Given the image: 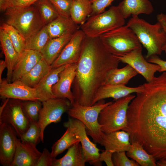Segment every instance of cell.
<instances>
[{
  "mask_svg": "<svg viewBox=\"0 0 166 166\" xmlns=\"http://www.w3.org/2000/svg\"><path fill=\"white\" fill-rule=\"evenodd\" d=\"M143 85L129 105L126 131L131 142L156 160H166V72Z\"/></svg>",
  "mask_w": 166,
  "mask_h": 166,
  "instance_id": "cell-1",
  "label": "cell"
},
{
  "mask_svg": "<svg viewBox=\"0 0 166 166\" xmlns=\"http://www.w3.org/2000/svg\"><path fill=\"white\" fill-rule=\"evenodd\" d=\"M120 62L116 56L107 50L99 37L85 36L72 86L75 103L92 106L94 97L103 85L107 73L118 68Z\"/></svg>",
  "mask_w": 166,
  "mask_h": 166,
  "instance_id": "cell-2",
  "label": "cell"
},
{
  "mask_svg": "<svg viewBox=\"0 0 166 166\" xmlns=\"http://www.w3.org/2000/svg\"><path fill=\"white\" fill-rule=\"evenodd\" d=\"M126 25L134 32L141 45L147 50L146 58L161 54L166 42V36L160 24H151L135 16L128 21Z\"/></svg>",
  "mask_w": 166,
  "mask_h": 166,
  "instance_id": "cell-3",
  "label": "cell"
},
{
  "mask_svg": "<svg viewBox=\"0 0 166 166\" xmlns=\"http://www.w3.org/2000/svg\"><path fill=\"white\" fill-rule=\"evenodd\" d=\"M5 14L7 18L6 23L14 27L25 40L45 25L34 5L25 8H9Z\"/></svg>",
  "mask_w": 166,
  "mask_h": 166,
  "instance_id": "cell-4",
  "label": "cell"
},
{
  "mask_svg": "<svg viewBox=\"0 0 166 166\" xmlns=\"http://www.w3.org/2000/svg\"><path fill=\"white\" fill-rule=\"evenodd\" d=\"M135 96L130 94L115 101L101 110L98 120L103 132L126 131L128 109L130 103Z\"/></svg>",
  "mask_w": 166,
  "mask_h": 166,
  "instance_id": "cell-5",
  "label": "cell"
},
{
  "mask_svg": "<svg viewBox=\"0 0 166 166\" xmlns=\"http://www.w3.org/2000/svg\"><path fill=\"white\" fill-rule=\"evenodd\" d=\"M99 37L107 50L115 56H122L142 49L136 35L127 25L105 33Z\"/></svg>",
  "mask_w": 166,
  "mask_h": 166,
  "instance_id": "cell-6",
  "label": "cell"
},
{
  "mask_svg": "<svg viewBox=\"0 0 166 166\" xmlns=\"http://www.w3.org/2000/svg\"><path fill=\"white\" fill-rule=\"evenodd\" d=\"M103 100L90 106H83L75 103L67 111L68 115L82 122L86 132L93 141L101 145L104 133L101 130L98 117L101 110L112 102L105 103Z\"/></svg>",
  "mask_w": 166,
  "mask_h": 166,
  "instance_id": "cell-7",
  "label": "cell"
},
{
  "mask_svg": "<svg viewBox=\"0 0 166 166\" xmlns=\"http://www.w3.org/2000/svg\"><path fill=\"white\" fill-rule=\"evenodd\" d=\"M125 19L117 6H113L108 10L89 17L81 25V29L86 36L99 37L103 34L124 25Z\"/></svg>",
  "mask_w": 166,
  "mask_h": 166,
  "instance_id": "cell-8",
  "label": "cell"
},
{
  "mask_svg": "<svg viewBox=\"0 0 166 166\" xmlns=\"http://www.w3.org/2000/svg\"><path fill=\"white\" fill-rule=\"evenodd\" d=\"M72 105L67 99L53 98L42 102L38 124L41 130V140L44 143L45 130L49 124L59 122L63 114L67 112Z\"/></svg>",
  "mask_w": 166,
  "mask_h": 166,
  "instance_id": "cell-9",
  "label": "cell"
},
{
  "mask_svg": "<svg viewBox=\"0 0 166 166\" xmlns=\"http://www.w3.org/2000/svg\"><path fill=\"white\" fill-rule=\"evenodd\" d=\"M63 125L70 127L78 136L86 163L95 166H101L99 160L101 150L88 137L84 124L80 121L70 117Z\"/></svg>",
  "mask_w": 166,
  "mask_h": 166,
  "instance_id": "cell-10",
  "label": "cell"
},
{
  "mask_svg": "<svg viewBox=\"0 0 166 166\" xmlns=\"http://www.w3.org/2000/svg\"><path fill=\"white\" fill-rule=\"evenodd\" d=\"M22 101L10 98L0 114V122H6L11 125L19 138L27 131L30 124L23 112Z\"/></svg>",
  "mask_w": 166,
  "mask_h": 166,
  "instance_id": "cell-11",
  "label": "cell"
},
{
  "mask_svg": "<svg viewBox=\"0 0 166 166\" xmlns=\"http://www.w3.org/2000/svg\"><path fill=\"white\" fill-rule=\"evenodd\" d=\"M18 137L15 131L11 125L0 122V164L2 166H11Z\"/></svg>",
  "mask_w": 166,
  "mask_h": 166,
  "instance_id": "cell-12",
  "label": "cell"
},
{
  "mask_svg": "<svg viewBox=\"0 0 166 166\" xmlns=\"http://www.w3.org/2000/svg\"><path fill=\"white\" fill-rule=\"evenodd\" d=\"M0 97L4 99L11 98L22 101H39L42 99L35 88L31 87L19 80L11 83L6 79L0 83Z\"/></svg>",
  "mask_w": 166,
  "mask_h": 166,
  "instance_id": "cell-13",
  "label": "cell"
},
{
  "mask_svg": "<svg viewBox=\"0 0 166 166\" xmlns=\"http://www.w3.org/2000/svg\"><path fill=\"white\" fill-rule=\"evenodd\" d=\"M116 56L120 62L131 66L147 82L151 81L154 78L155 73L160 70L158 65L150 63L144 58L142 54V49L134 50L122 56Z\"/></svg>",
  "mask_w": 166,
  "mask_h": 166,
  "instance_id": "cell-14",
  "label": "cell"
},
{
  "mask_svg": "<svg viewBox=\"0 0 166 166\" xmlns=\"http://www.w3.org/2000/svg\"><path fill=\"white\" fill-rule=\"evenodd\" d=\"M85 36L81 29L75 33L59 56L51 65V69L77 63L80 57L82 44Z\"/></svg>",
  "mask_w": 166,
  "mask_h": 166,
  "instance_id": "cell-15",
  "label": "cell"
},
{
  "mask_svg": "<svg viewBox=\"0 0 166 166\" xmlns=\"http://www.w3.org/2000/svg\"><path fill=\"white\" fill-rule=\"evenodd\" d=\"M77 66V63L68 64L60 73L58 81L52 88L55 98L67 99L71 105L75 103L71 88L76 76Z\"/></svg>",
  "mask_w": 166,
  "mask_h": 166,
  "instance_id": "cell-16",
  "label": "cell"
},
{
  "mask_svg": "<svg viewBox=\"0 0 166 166\" xmlns=\"http://www.w3.org/2000/svg\"><path fill=\"white\" fill-rule=\"evenodd\" d=\"M36 145L18 138L11 166H36L42 154Z\"/></svg>",
  "mask_w": 166,
  "mask_h": 166,
  "instance_id": "cell-17",
  "label": "cell"
},
{
  "mask_svg": "<svg viewBox=\"0 0 166 166\" xmlns=\"http://www.w3.org/2000/svg\"><path fill=\"white\" fill-rule=\"evenodd\" d=\"M143 87V85L136 87L122 85H103L96 94L92 106L105 99L111 98L116 101L132 93H139L142 90Z\"/></svg>",
  "mask_w": 166,
  "mask_h": 166,
  "instance_id": "cell-18",
  "label": "cell"
},
{
  "mask_svg": "<svg viewBox=\"0 0 166 166\" xmlns=\"http://www.w3.org/2000/svg\"><path fill=\"white\" fill-rule=\"evenodd\" d=\"M43 58L42 53L39 51L25 49L20 55L14 69L11 82L20 80Z\"/></svg>",
  "mask_w": 166,
  "mask_h": 166,
  "instance_id": "cell-19",
  "label": "cell"
},
{
  "mask_svg": "<svg viewBox=\"0 0 166 166\" xmlns=\"http://www.w3.org/2000/svg\"><path fill=\"white\" fill-rule=\"evenodd\" d=\"M101 145L105 150L113 152H127L130 148V134L127 131L119 130L104 133Z\"/></svg>",
  "mask_w": 166,
  "mask_h": 166,
  "instance_id": "cell-20",
  "label": "cell"
},
{
  "mask_svg": "<svg viewBox=\"0 0 166 166\" xmlns=\"http://www.w3.org/2000/svg\"><path fill=\"white\" fill-rule=\"evenodd\" d=\"M0 41L7 69L6 79L8 82H10L13 70L18 60L20 54L16 50L8 34L1 28Z\"/></svg>",
  "mask_w": 166,
  "mask_h": 166,
  "instance_id": "cell-21",
  "label": "cell"
},
{
  "mask_svg": "<svg viewBox=\"0 0 166 166\" xmlns=\"http://www.w3.org/2000/svg\"><path fill=\"white\" fill-rule=\"evenodd\" d=\"M117 6L125 19L131 16L150 14L154 10L152 4L149 0H123Z\"/></svg>",
  "mask_w": 166,
  "mask_h": 166,
  "instance_id": "cell-22",
  "label": "cell"
},
{
  "mask_svg": "<svg viewBox=\"0 0 166 166\" xmlns=\"http://www.w3.org/2000/svg\"><path fill=\"white\" fill-rule=\"evenodd\" d=\"M46 26L50 39L73 35L80 28L71 17L60 15Z\"/></svg>",
  "mask_w": 166,
  "mask_h": 166,
  "instance_id": "cell-23",
  "label": "cell"
},
{
  "mask_svg": "<svg viewBox=\"0 0 166 166\" xmlns=\"http://www.w3.org/2000/svg\"><path fill=\"white\" fill-rule=\"evenodd\" d=\"M67 65L52 69L35 88L42 99V102L55 98L52 92V87L58 81L60 73Z\"/></svg>",
  "mask_w": 166,
  "mask_h": 166,
  "instance_id": "cell-24",
  "label": "cell"
},
{
  "mask_svg": "<svg viewBox=\"0 0 166 166\" xmlns=\"http://www.w3.org/2000/svg\"><path fill=\"white\" fill-rule=\"evenodd\" d=\"M86 163L80 141L68 149L65 155L59 159H53L52 166H85Z\"/></svg>",
  "mask_w": 166,
  "mask_h": 166,
  "instance_id": "cell-25",
  "label": "cell"
},
{
  "mask_svg": "<svg viewBox=\"0 0 166 166\" xmlns=\"http://www.w3.org/2000/svg\"><path fill=\"white\" fill-rule=\"evenodd\" d=\"M73 35L68 34L49 39L41 52L43 58L49 65H51L59 56Z\"/></svg>",
  "mask_w": 166,
  "mask_h": 166,
  "instance_id": "cell-26",
  "label": "cell"
},
{
  "mask_svg": "<svg viewBox=\"0 0 166 166\" xmlns=\"http://www.w3.org/2000/svg\"><path fill=\"white\" fill-rule=\"evenodd\" d=\"M138 74L132 67L128 64L121 69L115 68L107 73L103 85H125Z\"/></svg>",
  "mask_w": 166,
  "mask_h": 166,
  "instance_id": "cell-27",
  "label": "cell"
},
{
  "mask_svg": "<svg viewBox=\"0 0 166 166\" xmlns=\"http://www.w3.org/2000/svg\"><path fill=\"white\" fill-rule=\"evenodd\" d=\"M51 69V65L43 58L19 80L27 85L35 88Z\"/></svg>",
  "mask_w": 166,
  "mask_h": 166,
  "instance_id": "cell-28",
  "label": "cell"
},
{
  "mask_svg": "<svg viewBox=\"0 0 166 166\" xmlns=\"http://www.w3.org/2000/svg\"><path fill=\"white\" fill-rule=\"evenodd\" d=\"M130 149L126 154L141 166H157L156 159L148 152L139 143L134 141L131 142Z\"/></svg>",
  "mask_w": 166,
  "mask_h": 166,
  "instance_id": "cell-29",
  "label": "cell"
},
{
  "mask_svg": "<svg viewBox=\"0 0 166 166\" xmlns=\"http://www.w3.org/2000/svg\"><path fill=\"white\" fill-rule=\"evenodd\" d=\"M92 12L90 0H73L70 10V17L76 23L81 25Z\"/></svg>",
  "mask_w": 166,
  "mask_h": 166,
  "instance_id": "cell-30",
  "label": "cell"
},
{
  "mask_svg": "<svg viewBox=\"0 0 166 166\" xmlns=\"http://www.w3.org/2000/svg\"><path fill=\"white\" fill-rule=\"evenodd\" d=\"M66 130L62 136L53 145L50 152L53 159H55L76 142L79 141L78 136L69 126L64 127Z\"/></svg>",
  "mask_w": 166,
  "mask_h": 166,
  "instance_id": "cell-31",
  "label": "cell"
},
{
  "mask_svg": "<svg viewBox=\"0 0 166 166\" xmlns=\"http://www.w3.org/2000/svg\"><path fill=\"white\" fill-rule=\"evenodd\" d=\"M46 25L41 30L25 40V49L40 52L50 39Z\"/></svg>",
  "mask_w": 166,
  "mask_h": 166,
  "instance_id": "cell-32",
  "label": "cell"
},
{
  "mask_svg": "<svg viewBox=\"0 0 166 166\" xmlns=\"http://www.w3.org/2000/svg\"><path fill=\"white\" fill-rule=\"evenodd\" d=\"M34 5L38 10L42 19L46 25L59 15L52 4L49 0H38Z\"/></svg>",
  "mask_w": 166,
  "mask_h": 166,
  "instance_id": "cell-33",
  "label": "cell"
},
{
  "mask_svg": "<svg viewBox=\"0 0 166 166\" xmlns=\"http://www.w3.org/2000/svg\"><path fill=\"white\" fill-rule=\"evenodd\" d=\"M0 28L7 33L16 50L20 55L25 49V39L14 27L6 23H3Z\"/></svg>",
  "mask_w": 166,
  "mask_h": 166,
  "instance_id": "cell-34",
  "label": "cell"
},
{
  "mask_svg": "<svg viewBox=\"0 0 166 166\" xmlns=\"http://www.w3.org/2000/svg\"><path fill=\"white\" fill-rule=\"evenodd\" d=\"M42 107V102L39 101H22L23 112L30 124L38 122Z\"/></svg>",
  "mask_w": 166,
  "mask_h": 166,
  "instance_id": "cell-35",
  "label": "cell"
},
{
  "mask_svg": "<svg viewBox=\"0 0 166 166\" xmlns=\"http://www.w3.org/2000/svg\"><path fill=\"white\" fill-rule=\"evenodd\" d=\"M41 130L38 123H31L27 130L19 138L22 142L32 143L37 145L41 140Z\"/></svg>",
  "mask_w": 166,
  "mask_h": 166,
  "instance_id": "cell-36",
  "label": "cell"
},
{
  "mask_svg": "<svg viewBox=\"0 0 166 166\" xmlns=\"http://www.w3.org/2000/svg\"><path fill=\"white\" fill-rule=\"evenodd\" d=\"M60 15L70 17V10L73 0H49Z\"/></svg>",
  "mask_w": 166,
  "mask_h": 166,
  "instance_id": "cell-37",
  "label": "cell"
},
{
  "mask_svg": "<svg viewBox=\"0 0 166 166\" xmlns=\"http://www.w3.org/2000/svg\"><path fill=\"white\" fill-rule=\"evenodd\" d=\"M125 152H117L112 156V160L115 166H139V164L133 160H130Z\"/></svg>",
  "mask_w": 166,
  "mask_h": 166,
  "instance_id": "cell-38",
  "label": "cell"
},
{
  "mask_svg": "<svg viewBox=\"0 0 166 166\" xmlns=\"http://www.w3.org/2000/svg\"><path fill=\"white\" fill-rule=\"evenodd\" d=\"M115 0H90L92 12L90 15H95L101 13Z\"/></svg>",
  "mask_w": 166,
  "mask_h": 166,
  "instance_id": "cell-39",
  "label": "cell"
},
{
  "mask_svg": "<svg viewBox=\"0 0 166 166\" xmlns=\"http://www.w3.org/2000/svg\"><path fill=\"white\" fill-rule=\"evenodd\" d=\"M53 160L50 152L46 148H44L36 166H52Z\"/></svg>",
  "mask_w": 166,
  "mask_h": 166,
  "instance_id": "cell-40",
  "label": "cell"
},
{
  "mask_svg": "<svg viewBox=\"0 0 166 166\" xmlns=\"http://www.w3.org/2000/svg\"><path fill=\"white\" fill-rule=\"evenodd\" d=\"M38 0H7V9L9 8H25L33 5Z\"/></svg>",
  "mask_w": 166,
  "mask_h": 166,
  "instance_id": "cell-41",
  "label": "cell"
},
{
  "mask_svg": "<svg viewBox=\"0 0 166 166\" xmlns=\"http://www.w3.org/2000/svg\"><path fill=\"white\" fill-rule=\"evenodd\" d=\"M113 152L105 150L100 153L99 160L101 162H104L107 166H114L112 160Z\"/></svg>",
  "mask_w": 166,
  "mask_h": 166,
  "instance_id": "cell-42",
  "label": "cell"
},
{
  "mask_svg": "<svg viewBox=\"0 0 166 166\" xmlns=\"http://www.w3.org/2000/svg\"><path fill=\"white\" fill-rule=\"evenodd\" d=\"M147 60L150 63L158 65L160 67L158 72H166V61L161 59L158 56H152L147 59Z\"/></svg>",
  "mask_w": 166,
  "mask_h": 166,
  "instance_id": "cell-43",
  "label": "cell"
},
{
  "mask_svg": "<svg viewBox=\"0 0 166 166\" xmlns=\"http://www.w3.org/2000/svg\"><path fill=\"white\" fill-rule=\"evenodd\" d=\"M157 22L161 25L166 36V14L160 13L156 16ZM163 51L166 54V42L163 48Z\"/></svg>",
  "mask_w": 166,
  "mask_h": 166,
  "instance_id": "cell-44",
  "label": "cell"
},
{
  "mask_svg": "<svg viewBox=\"0 0 166 166\" xmlns=\"http://www.w3.org/2000/svg\"><path fill=\"white\" fill-rule=\"evenodd\" d=\"M6 68V65L4 61L1 60L0 61V83L2 81V73Z\"/></svg>",
  "mask_w": 166,
  "mask_h": 166,
  "instance_id": "cell-45",
  "label": "cell"
},
{
  "mask_svg": "<svg viewBox=\"0 0 166 166\" xmlns=\"http://www.w3.org/2000/svg\"><path fill=\"white\" fill-rule=\"evenodd\" d=\"M7 0H0V9L1 11H5L7 9Z\"/></svg>",
  "mask_w": 166,
  "mask_h": 166,
  "instance_id": "cell-46",
  "label": "cell"
},
{
  "mask_svg": "<svg viewBox=\"0 0 166 166\" xmlns=\"http://www.w3.org/2000/svg\"><path fill=\"white\" fill-rule=\"evenodd\" d=\"M10 98H7L4 99L0 107V114L2 113L4 109L6 107Z\"/></svg>",
  "mask_w": 166,
  "mask_h": 166,
  "instance_id": "cell-47",
  "label": "cell"
},
{
  "mask_svg": "<svg viewBox=\"0 0 166 166\" xmlns=\"http://www.w3.org/2000/svg\"><path fill=\"white\" fill-rule=\"evenodd\" d=\"M157 165L160 166H166V160H159L156 162Z\"/></svg>",
  "mask_w": 166,
  "mask_h": 166,
  "instance_id": "cell-48",
  "label": "cell"
}]
</instances>
